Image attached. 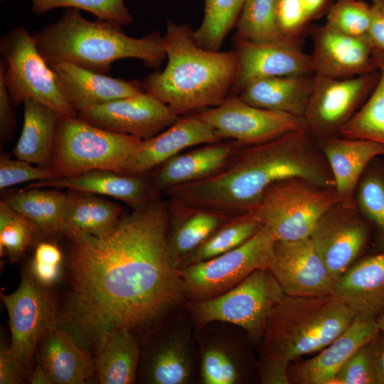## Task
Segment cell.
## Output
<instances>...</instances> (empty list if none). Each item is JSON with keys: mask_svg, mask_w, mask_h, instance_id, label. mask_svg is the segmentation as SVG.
Instances as JSON below:
<instances>
[{"mask_svg": "<svg viewBox=\"0 0 384 384\" xmlns=\"http://www.w3.org/2000/svg\"><path fill=\"white\" fill-rule=\"evenodd\" d=\"M168 225L156 194L105 233L68 236L71 289L59 323L81 346L114 327L149 328L185 304Z\"/></svg>", "mask_w": 384, "mask_h": 384, "instance_id": "cell-1", "label": "cell"}, {"mask_svg": "<svg viewBox=\"0 0 384 384\" xmlns=\"http://www.w3.org/2000/svg\"><path fill=\"white\" fill-rule=\"evenodd\" d=\"M292 177L334 188L318 139L306 128L244 146L218 173L164 191L171 201L235 217L252 211L272 184Z\"/></svg>", "mask_w": 384, "mask_h": 384, "instance_id": "cell-2", "label": "cell"}, {"mask_svg": "<svg viewBox=\"0 0 384 384\" xmlns=\"http://www.w3.org/2000/svg\"><path fill=\"white\" fill-rule=\"evenodd\" d=\"M163 45L167 63L142 82L144 92L166 104L178 116L220 105L231 94L238 71L235 50L200 47L188 23L167 21Z\"/></svg>", "mask_w": 384, "mask_h": 384, "instance_id": "cell-3", "label": "cell"}, {"mask_svg": "<svg viewBox=\"0 0 384 384\" xmlns=\"http://www.w3.org/2000/svg\"><path fill=\"white\" fill-rule=\"evenodd\" d=\"M355 317L334 294H284L272 310L258 345L257 369L262 384H289V366L314 355L340 335Z\"/></svg>", "mask_w": 384, "mask_h": 384, "instance_id": "cell-4", "label": "cell"}, {"mask_svg": "<svg viewBox=\"0 0 384 384\" xmlns=\"http://www.w3.org/2000/svg\"><path fill=\"white\" fill-rule=\"evenodd\" d=\"M122 26L102 18L89 21L80 10L65 9L57 21L32 35L49 67L68 63L106 75L114 61L136 58L149 68H159L166 58L160 33L133 38Z\"/></svg>", "mask_w": 384, "mask_h": 384, "instance_id": "cell-5", "label": "cell"}, {"mask_svg": "<svg viewBox=\"0 0 384 384\" xmlns=\"http://www.w3.org/2000/svg\"><path fill=\"white\" fill-rule=\"evenodd\" d=\"M137 137L108 131L78 117L60 116L50 163L59 178L96 170L122 174L142 142Z\"/></svg>", "mask_w": 384, "mask_h": 384, "instance_id": "cell-6", "label": "cell"}, {"mask_svg": "<svg viewBox=\"0 0 384 384\" xmlns=\"http://www.w3.org/2000/svg\"><path fill=\"white\" fill-rule=\"evenodd\" d=\"M284 295L270 270L260 269L223 294L186 302L184 307L196 331L210 322H225L244 330L251 342L259 345L271 313Z\"/></svg>", "mask_w": 384, "mask_h": 384, "instance_id": "cell-7", "label": "cell"}, {"mask_svg": "<svg viewBox=\"0 0 384 384\" xmlns=\"http://www.w3.org/2000/svg\"><path fill=\"white\" fill-rule=\"evenodd\" d=\"M338 203L335 188L292 177L270 186L252 212L276 240L291 241L309 238L323 215Z\"/></svg>", "mask_w": 384, "mask_h": 384, "instance_id": "cell-8", "label": "cell"}, {"mask_svg": "<svg viewBox=\"0 0 384 384\" xmlns=\"http://www.w3.org/2000/svg\"><path fill=\"white\" fill-rule=\"evenodd\" d=\"M0 72L15 107L31 99L60 116L78 117L63 97L51 68L41 55L33 35L18 26L0 38Z\"/></svg>", "mask_w": 384, "mask_h": 384, "instance_id": "cell-9", "label": "cell"}, {"mask_svg": "<svg viewBox=\"0 0 384 384\" xmlns=\"http://www.w3.org/2000/svg\"><path fill=\"white\" fill-rule=\"evenodd\" d=\"M276 239L262 228L238 247L210 260L177 269L186 302L218 297L253 272L270 269Z\"/></svg>", "mask_w": 384, "mask_h": 384, "instance_id": "cell-10", "label": "cell"}, {"mask_svg": "<svg viewBox=\"0 0 384 384\" xmlns=\"http://www.w3.org/2000/svg\"><path fill=\"white\" fill-rule=\"evenodd\" d=\"M7 310L11 334L10 347L28 368L41 340L59 324L58 306L48 289L26 273L12 293H1Z\"/></svg>", "mask_w": 384, "mask_h": 384, "instance_id": "cell-11", "label": "cell"}, {"mask_svg": "<svg viewBox=\"0 0 384 384\" xmlns=\"http://www.w3.org/2000/svg\"><path fill=\"white\" fill-rule=\"evenodd\" d=\"M378 79V71L344 78L314 74L304 116L307 130L318 140L341 136V128L363 105Z\"/></svg>", "mask_w": 384, "mask_h": 384, "instance_id": "cell-12", "label": "cell"}, {"mask_svg": "<svg viewBox=\"0 0 384 384\" xmlns=\"http://www.w3.org/2000/svg\"><path fill=\"white\" fill-rule=\"evenodd\" d=\"M309 238L336 282L373 242V228L356 205L338 203L319 219Z\"/></svg>", "mask_w": 384, "mask_h": 384, "instance_id": "cell-13", "label": "cell"}, {"mask_svg": "<svg viewBox=\"0 0 384 384\" xmlns=\"http://www.w3.org/2000/svg\"><path fill=\"white\" fill-rule=\"evenodd\" d=\"M223 139L253 145L306 128L303 117L251 105L238 95L197 113Z\"/></svg>", "mask_w": 384, "mask_h": 384, "instance_id": "cell-14", "label": "cell"}, {"mask_svg": "<svg viewBox=\"0 0 384 384\" xmlns=\"http://www.w3.org/2000/svg\"><path fill=\"white\" fill-rule=\"evenodd\" d=\"M199 350L196 330L188 314L174 315L151 346L143 378L150 384L198 383Z\"/></svg>", "mask_w": 384, "mask_h": 384, "instance_id": "cell-15", "label": "cell"}, {"mask_svg": "<svg viewBox=\"0 0 384 384\" xmlns=\"http://www.w3.org/2000/svg\"><path fill=\"white\" fill-rule=\"evenodd\" d=\"M78 117L100 128L142 140L156 136L179 119L169 106L146 92L86 110Z\"/></svg>", "mask_w": 384, "mask_h": 384, "instance_id": "cell-16", "label": "cell"}, {"mask_svg": "<svg viewBox=\"0 0 384 384\" xmlns=\"http://www.w3.org/2000/svg\"><path fill=\"white\" fill-rule=\"evenodd\" d=\"M242 329L213 321L196 331L200 384H242L248 380L250 362L239 336Z\"/></svg>", "mask_w": 384, "mask_h": 384, "instance_id": "cell-17", "label": "cell"}, {"mask_svg": "<svg viewBox=\"0 0 384 384\" xmlns=\"http://www.w3.org/2000/svg\"><path fill=\"white\" fill-rule=\"evenodd\" d=\"M270 270L284 294L299 297L334 294L336 282L309 238L276 240Z\"/></svg>", "mask_w": 384, "mask_h": 384, "instance_id": "cell-18", "label": "cell"}, {"mask_svg": "<svg viewBox=\"0 0 384 384\" xmlns=\"http://www.w3.org/2000/svg\"><path fill=\"white\" fill-rule=\"evenodd\" d=\"M238 71L230 95H238L249 84L263 78L314 73L311 55L293 40L268 42L235 41Z\"/></svg>", "mask_w": 384, "mask_h": 384, "instance_id": "cell-19", "label": "cell"}, {"mask_svg": "<svg viewBox=\"0 0 384 384\" xmlns=\"http://www.w3.org/2000/svg\"><path fill=\"white\" fill-rule=\"evenodd\" d=\"M223 140L197 113L179 118L156 136L142 140L128 159L122 174L143 176L188 148Z\"/></svg>", "mask_w": 384, "mask_h": 384, "instance_id": "cell-20", "label": "cell"}, {"mask_svg": "<svg viewBox=\"0 0 384 384\" xmlns=\"http://www.w3.org/2000/svg\"><path fill=\"white\" fill-rule=\"evenodd\" d=\"M374 48L367 35L349 36L321 26L315 31L310 55L314 73L344 78L376 72Z\"/></svg>", "mask_w": 384, "mask_h": 384, "instance_id": "cell-21", "label": "cell"}, {"mask_svg": "<svg viewBox=\"0 0 384 384\" xmlns=\"http://www.w3.org/2000/svg\"><path fill=\"white\" fill-rule=\"evenodd\" d=\"M379 330L376 319L355 316L350 325L326 347L311 358L289 366V383L331 384L346 360L369 343Z\"/></svg>", "mask_w": 384, "mask_h": 384, "instance_id": "cell-22", "label": "cell"}, {"mask_svg": "<svg viewBox=\"0 0 384 384\" xmlns=\"http://www.w3.org/2000/svg\"><path fill=\"white\" fill-rule=\"evenodd\" d=\"M50 68L63 97L78 114L144 92L142 82L112 78L71 63H60Z\"/></svg>", "mask_w": 384, "mask_h": 384, "instance_id": "cell-23", "label": "cell"}, {"mask_svg": "<svg viewBox=\"0 0 384 384\" xmlns=\"http://www.w3.org/2000/svg\"><path fill=\"white\" fill-rule=\"evenodd\" d=\"M244 146L232 139L200 145L157 167L150 181L158 191H166L206 178L223 169Z\"/></svg>", "mask_w": 384, "mask_h": 384, "instance_id": "cell-24", "label": "cell"}, {"mask_svg": "<svg viewBox=\"0 0 384 384\" xmlns=\"http://www.w3.org/2000/svg\"><path fill=\"white\" fill-rule=\"evenodd\" d=\"M334 180V188L340 201L355 205L358 183L370 161L384 157V146L372 140L343 136L318 140Z\"/></svg>", "mask_w": 384, "mask_h": 384, "instance_id": "cell-25", "label": "cell"}, {"mask_svg": "<svg viewBox=\"0 0 384 384\" xmlns=\"http://www.w3.org/2000/svg\"><path fill=\"white\" fill-rule=\"evenodd\" d=\"M334 294L355 316L376 319L384 309V251L358 258L336 280Z\"/></svg>", "mask_w": 384, "mask_h": 384, "instance_id": "cell-26", "label": "cell"}, {"mask_svg": "<svg viewBox=\"0 0 384 384\" xmlns=\"http://www.w3.org/2000/svg\"><path fill=\"white\" fill-rule=\"evenodd\" d=\"M50 187L110 196L140 207L158 193V190L143 176H131L109 170H96L69 178L36 181L28 188Z\"/></svg>", "mask_w": 384, "mask_h": 384, "instance_id": "cell-27", "label": "cell"}, {"mask_svg": "<svg viewBox=\"0 0 384 384\" xmlns=\"http://www.w3.org/2000/svg\"><path fill=\"white\" fill-rule=\"evenodd\" d=\"M95 373L102 384L136 381L141 348L135 331L117 326L102 331L96 341Z\"/></svg>", "mask_w": 384, "mask_h": 384, "instance_id": "cell-28", "label": "cell"}, {"mask_svg": "<svg viewBox=\"0 0 384 384\" xmlns=\"http://www.w3.org/2000/svg\"><path fill=\"white\" fill-rule=\"evenodd\" d=\"M167 245L175 267L215 230L233 217L170 200Z\"/></svg>", "mask_w": 384, "mask_h": 384, "instance_id": "cell-29", "label": "cell"}, {"mask_svg": "<svg viewBox=\"0 0 384 384\" xmlns=\"http://www.w3.org/2000/svg\"><path fill=\"white\" fill-rule=\"evenodd\" d=\"M39 344L41 363L52 383L82 384L93 375L94 362L64 328L57 326Z\"/></svg>", "mask_w": 384, "mask_h": 384, "instance_id": "cell-30", "label": "cell"}, {"mask_svg": "<svg viewBox=\"0 0 384 384\" xmlns=\"http://www.w3.org/2000/svg\"><path fill=\"white\" fill-rule=\"evenodd\" d=\"M314 85V75L272 77L249 84L238 96L251 105L304 118Z\"/></svg>", "mask_w": 384, "mask_h": 384, "instance_id": "cell-31", "label": "cell"}, {"mask_svg": "<svg viewBox=\"0 0 384 384\" xmlns=\"http://www.w3.org/2000/svg\"><path fill=\"white\" fill-rule=\"evenodd\" d=\"M23 123L13 150L21 160L50 168L55 137L60 114L49 107L28 99L23 102Z\"/></svg>", "mask_w": 384, "mask_h": 384, "instance_id": "cell-32", "label": "cell"}, {"mask_svg": "<svg viewBox=\"0 0 384 384\" xmlns=\"http://www.w3.org/2000/svg\"><path fill=\"white\" fill-rule=\"evenodd\" d=\"M68 194L63 232L67 236L100 235L114 227L122 216V206L93 193L72 191Z\"/></svg>", "mask_w": 384, "mask_h": 384, "instance_id": "cell-33", "label": "cell"}, {"mask_svg": "<svg viewBox=\"0 0 384 384\" xmlns=\"http://www.w3.org/2000/svg\"><path fill=\"white\" fill-rule=\"evenodd\" d=\"M28 188L11 193L3 201L33 222L41 232L63 233L69 194L40 188Z\"/></svg>", "mask_w": 384, "mask_h": 384, "instance_id": "cell-34", "label": "cell"}, {"mask_svg": "<svg viewBox=\"0 0 384 384\" xmlns=\"http://www.w3.org/2000/svg\"><path fill=\"white\" fill-rule=\"evenodd\" d=\"M378 79L363 105L341 129V136L366 139L384 146V52L374 48Z\"/></svg>", "mask_w": 384, "mask_h": 384, "instance_id": "cell-35", "label": "cell"}, {"mask_svg": "<svg viewBox=\"0 0 384 384\" xmlns=\"http://www.w3.org/2000/svg\"><path fill=\"white\" fill-rule=\"evenodd\" d=\"M373 159L356 188L355 205L373 228L375 252L384 251V159Z\"/></svg>", "mask_w": 384, "mask_h": 384, "instance_id": "cell-36", "label": "cell"}, {"mask_svg": "<svg viewBox=\"0 0 384 384\" xmlns=\"http://www.w3.org/2000/svg\"><path fill=\"white\" fill-rule=\"evenodd\" d=\"M262 226L252 211L233 217L209 235L178 269L210 260L238 247Z\"/></svg>", "mask_w": 384, "mask_h": 384, "instance_id": "cell-37", "label": "cell"}, {"mask_svg": "<svg viewBox=\"0 0 384 384\" xmlns=\"http://www.w3.org/2000/svg\"><path fill=\"white\" fill-rule=\"evenodd\" d=\"M245 0H204V14L199 27L193 31L201 48L220 50L224 39L235 26Z\"/></svg>", "mask_w": 384, "mask_h": 384, "instance_id": "cell-38", "label": "cell"}, {"mask_svg": "<svg viewBox=\"0 0 384 384\" xmlns=\"http://www.w3.org/2000/svg\"><path fill=\"white\" fill-rule=\"evenodd\" d=\"M277 0H245L235 25V41L268 42L284 38L277 19Z\"/></svg>", "mask_w": 384, "mask_h": 384, "instance_id": "cell-39", "label": "cell"}, {"mask_svg": "<svg viewBox=\"0 0 384 384\" xmlns=\"http://www.w3.org/2000/svg\"><path fill=\"white\" fill-rule=\"evenodd\" d=\"M41 232L30 220L0 202V255L13 262L18 260Z\"/></svg>", "mask_w": 384, "mask_h": 384, "instance_id": "cell-40", "label": "cell"}, {"mask_svg": "<svg viewBox=\"0 0 384 384\" xmlns=\"http://www.w3.org/2000/svg\"><path fill=\"white\" fill-rule=\"evenodd\" d=\"M31 2V11L36 15L58 9L83 10L98 18L125 26L133 21L132 16L124 0H28Z\"/></svg>", "mask_w": 384, "mask_h": 384, "instance_id": "cell-41", "label": "cell"}, {"mask_svg": "<svg viewBox=\"0 0 384 384\" xmlns=\"http://www.w3.org/2000/svg\"><path fill=\"white\" fill-rule=\"evenodd\" d=\"M372 5L362 0H336L329 7L325 26L353 36L367 35Z\"/></svg>", "mask_w": 384, "mask_h": 384, "instance_id": "cell-42", "label": "cell"}, {"mask_svg": "<svg viewBox=\"0 0 384 384\" xmlns=\"http://www.w3.org/2000/svg\"><path fill=\"white\" fill-rule=\"evenodd\" d=\"M63 256L54 242L42 241L34 249L28 274L41 286L49 289L61 275Z\"/></svg>", "mask_w": 384, "mask_h": 384, "instance_id": "cell-43", "label": "cell"}, {"mask_svg": "<svg viewBox=\"0 0 384 384\" xmlns=\"http://www.w3.org/2000/svg\"><path fill=\"white\" fill-rule=\"evenodd\" d=\"M331 384H378L370 341L360 347L346 360Z\"/></svg>", "mask_w": 384, "mask_h": 384, "instance_id": "cell-44", "label": "cell"}, {"mask_svg": "<svg viewBox=\"0 0 384 384\" xmlns=\"http://www.w3.org/2000/svg\"><path fill=\"white\" fill-rule=\"evenodd\" d=\"M58 174L50 168L34 166L32 164L18 159H11L5 156L0 158V188L30 181H41L58 178Z\"/></svg>", "mask_w": 384, "mask_h": 384, "instance_id": "cell-45", "label": "cell"}, {"mask_svg": "<svg viewBox=\"0 0 384 384\" xmlns=\"http://www.w3.org/2000/svg\"><path fill=\"white\" fill-rule=\"evenodd\" d=\"M276 14L284 37L293 38L309 21L301 0H277Z\"/></svg>", "mask_w": 384, "mask_h": 384, "instance_id": "cell-46", "label": "cell"}, {"mask_svg": "<svg viewBox=\"0 0 384 384\" xmlns=\"http://www.w3.org/2000/svg\"><path fill=\"white\" fill-rule=\"evenodd\" d=\"M27 367L14 355L10 345L1 342L0 347V384H19L23 383Z\"/></svg>", "mask_w": 384, "mask_h": 384, "instance_id": "cell-47", "label": "cell"}, {"mask_svg": "<svg viewBox=\"0 0 384 384\" xmlns=\"http://www.w3.org/2000/svg\"><path fill=\"white\" fill-rule=\"evenodd\" d=\"M11 95L0 72V139L1 142H9L16 129V121Z\"/></svg>", "mask_w": 384, "mask_h": 384, "instance_id": "cell-48", "label": "cell"}, {"mask_svg": "<svg viewBox=\"0 0 384 384\" xmlns=\"http://www.w3.org/2000/svg\"><path fill=\"white\" fill-rule=\"evenodd\" d=\"M367 36L375 49L384 52V10L373 5Z\"/></svg>", "mask_w": 384, "mask_h": 384, "instance_id": "cell-49", "label": "cell"}, {"mask_svg": "<svg viewBox=\"0 0 384 384\" xmlns=\"http://www.w3.org/2000/svg\"><path fill=\"white\" fill-rule=\"evenodd\" d=\"M378 384H384V330H379L370 341Z\"/></svg>", "mask_w": 384, "mask_h": 384, "instance_id": "cell-50", "label": "cell"}, {"mask_svg": "<svg viewBox=\"0 0 384 384\" xmlns=\"http://www.w3.org/2000/svg\"><path fill=\"white\" fill-rule=\"evenodd\" d=\"M309 20L318 17L324 11H328L331 4L329 0H301Z\"/></svg>", "mask_w": 384, "mask_h": 384, "instance_id": "cell-51", "label": "cell"}, {"mask_svg": "<svg viewBox=\"0 0 384 384\" xmlns=\"http://www.w3.org/2000/svg\"><path fill=\"white\" fill-rule=\"evenodd\" d=\"M30 383L32 384H51V379L46 369L38 363L36 366L34 370L31 373Z\"/></svg>", "mask_w": 384, "mask_h": 384, "instance_id": "cell-52", "label": "cell"}, {"mask_svg": "<svg viewBox=\"0 0 384 384\" xmlns=\"http://www.w3.org/2000/svg\"><path fill=\"white\" fill-rule=\"evenodd\" d=\"M376 321L380 330H384V309L376 318Z\"/></svg>", "mask_w": 384, "mask_h": 384, "instance_id": "cell-53", "label": "cell"}, {"mask_svg": "<svg viewBox=\"0 0 384 384\" xmlns=\"http://www.w3.org/2000/svg\"><path fill=\"white\" fill-rule=\"evenodd\" d=\"M371 4L384 10V0H370Z\"/></svg>", "mask_w": 384, "mask_h": 384, "instance_id": "cell-54", "label": "cell"}, {"mask_svg": "<svg viewBox=\"0 0 384 384\" xmlns=\"http://www.w3.org/2000/svg\"><path fill=\"white\" fill-rule=\"evenodd\" d=\"M146 1H157V0H146Z\"/></svg>", "mask_w": 384, "mask_h": 384, "instance_id": "cell-55", "label": "cell"}, {"mask_svg": "<svg viewBox=\"0 0 384 384\" xmlns=\"http://www.w3.org/2000/svg\"><path fill=\"white\" fill-rule=\"evenodd\" d=\"M4 0H0L1 2H3Z\"/></svg>", "mask_w": 384, "mask_h": 384, "instance_id": "cell-56", "label": "cell"}]
</instances>
